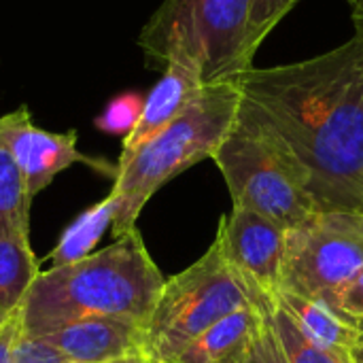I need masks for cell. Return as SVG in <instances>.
I'll list each match as a JSON object with an SVG mask.
<instances>
[{
  "label": "cell",
  "instance_id": "cell-11",
  "mask_svg": "<svg viewBox=\"0 0 363 363\" xmlns=\"http://www.w3.org/2000/svg\"><path fill=\"white\" fill-rule=\"evenodd\" d=\"M202 87H204V81L198 68L181 60L166 62L164 74L153 85V89L145 96V106H143L136 128L123 138L119 162H125L147 140H151L168 123H172L196 100Z\"/></svg>",
  "mask_w": 363,
  "mask_h": 363
},
{
  "label": "cell",
  "instance_id": "cell-7",
  "mask_svg": "<svg viewBox=\"0 0 363 363\" xmlns=\"http://www.w3.org/2000/svg\"><path fill=\"white\" fill-rule=\"evenodd\" d=\"M362 268L363 208L315 211L285 234L283 291L336 311L338 294Z\"/></svg>",
  "mask_w": 363,
  "mask_h": 363
},
{
  "label": "cell",
  "instance_id": "cell-21",
  "mask_svg": "<svg viewBox=\"0 0 363 363\" xmlns=\"http://www.w3.org/2000/svg\"><path fill=\"white\" fill-rule=\"evenodd\" d=\"M13 363H70L43 338L21 336L13 351Z\"/></svg>",
  "mask_w": 363,
  "mask_h": 363
},
{
  "label": "cell",
  "instance_id": "cell-19",
  "mask_svg": "<svg viewBox=\"0 0 363 363\" xmlns=\"http://www.w3.org/2000/svg\"><path fill=\"white\" fill-rule=\"evenodd\" d=\"M143 106H145V98L138 91H123L104 106V111L94 119V125L104 134L111 136L119 134L125 138L136 128Z\"/></svg>",
  "mask_w": 363,
  "mask_h": 363
},
{
  "label": "cell",
  "instance_id": "cell-18",
  "mask_svg": "<svg viewBox=\"0 0 363 363\" xmlns=\"http://www.w3.org/2000/svg\"><path fill=\"white\" fill-rule=\"evenodd\" d=\"M249 294H251V304L259 311L262 319L259 325L249 342V347L245 349L240 363H289L287 355L281 347V340L277 336V330L272 325L268 306L277 300V296L266 294L264 289H259L253 281H247Z\"/></svg>",
  "mask_w": 363,
  "mask_h": 363
},
{
  "label": "cell",
  "instance_id": "cell-26",
  "mask_svg": "<svg viewBox=\"0 0 363 363\" xmlns=\"http://www.w3.org/2000/svg\"><path fill=\"white\" fill-rule=\"evenodd\" d=\"M359 328H362V332H363V323H359ZM355 363H363V334H362V342H359V347L355 349Z\"/></svg>",
  "mask_w": 363,
  "mask_h": 363
},
{
  "label": "cell",
  "instance_id": "cell-15",
  "mask_svg": "<svg viewBox=\"0 0 363 363\" xmlns=\"http://www.w3.org/2000/svg\"><path fill=\"white\" fill-rule=\"evenodd\" d=\"M115 213H117V200L113 194H108L102 202L83 211L62 232L55 249L49 253L47 259L53 266H64V264H72V262H79V259L91 255V249L104 236L106 228L113 225Z\"/></svg>",
  "mask_w": 363,
  "mask_h": 363
},
{
  "label": "cell",
  "instance_id": "cell-10",
  "mask_svg": "<svg viewBox=\"0 0 363 363\" xmlns=\"http://www.w3.org/2000/svg\"><path fill=\"white\" fill-rule=\"evenodd\" d=\"M40 338L70 363H106L145 355V328L117 317H85Z\"/></svg>",
  "mask_w": 363,
  "mask_h": 363
},
{
  "label": "cell",
  "instance_id": "cell-22",
  "mask_svg": "<svg viewBox=\"0 0 363 363\" xmlns=\"http://www.w3.org/2000/svg\"><path fill=\"white\" fill-rule=\"evenodd\" d=\"M336 311L355 323H363V268L338 294Z\"/></svg>",
  "mask_w": 363,
  "mask_h": 363
},
{
  "label": "cell",
  "instance_id": "cell-1",
  "mask_svg": "<svg viewBox=\"0 0 363 363\" xmlns=\"http://www.w3.org/2000/svg\"><path fill=\"white\" fill-rule=\"evenodd\" d=\"M236 83L308 168L319 211L363 208V38L304 62L251 68Z\"/></svg>",
  "mask_w": 363,
  "mask_h": 363
},
{
  "label": "cell",
  "instance_id": "cell-17",
  "mask_svg": "<svg viewBox=\"0 0 363 363\" xmlns=\"http://www.w3.org/2000/svg\"><path fill=\"white\" fill-rule=\"evenodd\" d=\"M268 313H270L272 325L277 330V336L281 340V347H283L289 363H351L345 357L315 345L298 328V323L277 304V300L268 306Z\"/></svg>",
  "mask_w": 363,
  "mask_h": 363
},
{
  "label": "cell",
  "instance_id": "cell-6",
  "mask_svg": "<svg viewBox=\"0 0 363 363\" xmlns=\"http://www.w3.org/2000/svg\"><path fill=\"white\" fill-rule=\"evenodd\" d=\"M245 306H251V296L215 236L198 262L166 279L145 330V355L170 363L200 334Z\"/></svg>",
  "mask_w": 363,
  "mask_h": 363
},
{
  "label": "cell",
  "instance_id": "cell-28",
  "mask_svg": "<svg viewBox=\"0 0 363 363\" xmlns=\"http://www.w3.org/2000/svg\"><path fill=\"white\" fill-rule=\"evenodd\" d=\"M232 363H240V359H236V362H232Z\"/></svg>",
  "mask_w": 363,
  "mask_h": 363
},
{
  "label": "cell",
  "instance_id": "cell-25",
  "mask_svg": "<svg viewBox=\"0 0 363 363\" xmlns=\"http://www.w3.org/2000/svg\"><path fill=\"white\" fill-rule=\"evenodd\" d=\"M106 363H153L147 355H132V357H123V359H115V362Z\"/></svg>",
  "mask_w": 363,
  "mask_h": 363
},
{
  "label": "cell",
  "instance_id": "cell-12",
  "mask_svg": "<svg viewBox=\"0 0 363 363\" xmlns=\"http://www.w3.org/2000/svg\"><path fill=\"white\" fill-rule=\"evenodd\" d=\"M277 304L298 323V328L321 349H328L347 362L355 363V349L362 342V328L359 323L342 317L334 308L296 296L291 291L279 289Z\"/></svg>",
  "mask_w": 363,
  "mask_h": 363
},
{
  "label": "cell",
  "instance_id": "cell-24",
  "mask_svg": "<svg viewBox=\"0 0 363 363\" xmlns=\"http://www.w3.org/2000/svg\"><path fill=\"white\" fill-rule=\"evenodd\" d=\"M353 23H355V36L363 38V0L353 4Z\"/></svg>",
  "mask_w": 363,
  "mask_h": 363
},
{
  "label": "cell",
  "instance_id": "cell-2",
  "mask_svg": "<svg viewBox=\"0 0 363 363\" xmlns=\"http://www.w3.org/2000/svg\"><path fill=\"white\" fill-rule=\"evenodd\" d=\"M166 279L134 228L106 249L40 272L21 304L23 336L40 338L85 317H117L147 330Z\"/></svg>",
  "mask_w": 363,
  "mask_h": 363
},
{
  "label": "cell",
  "instance_id": "cell-9",
  "mask_svg": "<svg viewBox=\"0 0 363 363\" xmlns=\"http://www.w3.org/2000/svg\"><path fill=\"white\" fill-rule=\"evenodd\" d=\"M285 234L287 228L240 206H232V213L219 219L217 230L232 268L270 296H277L281 289Z\"/></svg>",
  "mask_w": 363,
  "mask_h": 363
},
{
  "label": "cell",
  "instance_id": "cell-13",
  "mask_svg": "<svg viewBox=\"0 0 363 363\" xmlns=\"http://www.w3.org/2000/svg\"><path fill=\"white\" fill-rule=\"evenodd\" d=\"M259 311L251 304L217 321L185 347L170 363H232L242 357L257 325Z\"/></svg>",
  "mask_w": 363,
  "mask_h": 363
},
{
  "label": "cell",
  "instance_id": "cell-27",
  "mask_svg": "<svg viewBox=\"0 0 363 363\" xmlns=\"http://www.w3.org/2000/svg\"><path fill=\"white\" fill-rule=\"evenodd\" d=\"M349 2H351V4H355V2H357V0H349Z\"/></svg>",
  "mask_w": 363,
  "mask_h": 363
},
{
  "label": "cell",
  "instance_id": "cell-23",
  "mask_svg": "<svg viewBox=\"0 0 363 363\" xmlns=\"http://www.w3.org/2000/svg\"><path fill=\"white\" fill-rule=\"evenodd\" d=\"M21 336H23V325H21V308H19L0 325V363H13V351Z\"/></svg>",
  "mask_w": 363,
  "mask_h": 363
},
{
  "label": "cell",
  "instance_id": "cell-14",
  "mask_svg": "<svg viewBox=\"0 0 363 363\" xmlns=\"http://www.w3.org/2000/svg\"><path fill=\"white\" fill-rule=\"evenodd\" d=\"M38 274L40 268L30 234L11 232L0 236V325L21 308Z\"/></svg>",
  "mask_w": 363,
  "mask_h": 363
},
{
  "label": "cell",
  "instance_id": "cell-4",
  "mask_svg": "<svg viewBox=\"0 0 363 363\" xmlns=\"http://www.w3.org/2000/svg\"><path fill=\"white\" fill-rule=\"evenodd\" d=\"M213 162L234 206L251 208L287 230L319 211L308 168L245 100Z\"/></svg>",
  "mask_w": 363,
  "mask_h": 363
},
{
  "label": "cell",
  "instance_id": "cell-20",
  "mask_svg": "<svg viewBox=\"0 0 363 363\" xmlns=\"http://www.w3.org/2000/svg\"><path fill=\"white\" fill-rule=\"evenodd\" d=\"M300 0H251L249 21H247V45L249 53L255 55L266 36L277 28L279 21L298 4Z\"/></svg>",
  "mask_w": 363,
  "mask_h": 363
},
{
  "label": "cell",
  "instance_id": "cell-5",
  "mask_svg": "<svg viewBox=\"0 0 363 363\" xmlns=\"http://www.w3.org/2000/svg\"><path fill=\"white\" fill-rule=\"evenodd\" d=\"M249 11L251 0H164L143 28L138 45L153 64H191L204 85L236 81L253 68Z\"/></svg>",
  "mask_w": 363,
  "mask_h": 363
},
{
  "label": "cell",
  "instance_id": "cell-16",
  "mask_svg": "<svg viewBox=\"0 0 363 363\" xmlns=\"http://www.w3.org/2000/svg\"><path fill=\"white\" fill-rule=\"evenodd\" d=\"M30 208L23 177L0 136V236L11 232L30 234Z\"/></svg>",
  "mask_w": 363,
  "mask_h": 363
},
{
  "label": "cell",
  "instance_id": "cell-3",
  "mask_svg": "<svg viewBox=\"0 0 363 363\" xmlns=\"http://www.w3.org/2000/svg\"><path fill=\"white\" fill-rule=\"evenodd\" d=\"M240 102L242 94L236 81L204 85L172 123L125 162H117L111 191L117 200L113 219L115 238L136 228L140 211L160 187L202 160H213L238 117Z\"/></svg>",
  "mask_w": 363,
  "mask_h": 363
},
{
  "label": "cell",
  "instance_id": "cell-8",
  "mask_svg": "<svg viewBox=\"0 0 363 363\" xmlns=\"http://www.w3.org/2000/svg\"><path fill=\"white\" fill-rule=\"evenodd\" d=\"M0 136L6 143L26 183L28 198L34 200L62 170L72 164H87L102 172L117 174V166L94 160L77 149V132H49L32 121L26 106L0 115Z\"/></svg>",
  "mask_w": 363,
  "mask_h": 363
}]
</instances>
